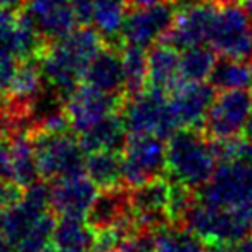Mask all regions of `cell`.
<instances>
[{"instance_id":"6da1fadb","label":"cell","mask_w":252,"mask_h":252,"mask_svg":"<svg viewBox=\"0 0 252 252\" xmlns=\"http://www.w3.org/2000/svg\"><path fill=\"white\" fill-rule=\"evenodd\" d=\"M104 45L102 35L90 26L49 42L38 56L45 83L66 100L80 87L88 64Z\"/></svg>"},{"instance_id":"7a4b0ae2","label":"cell","mask_w":252,"mask_h":252,"mask_svg":"<svg viewBox=\"0 0 252 252\" xmlns=\"http://www.w3.org/2000/svg\"><path fill=\"white\" fill-rule=\"evenodd\" d=\"M168 175L175 183L200 190L216 171L214 142L197 128H180L168 138Z\"/></svg>"},{"instance_id":"3957f363","label":"cell","mask_w":252,"mask_h":252,"mask_svg":"<svg viewBox=\"0 0 252 252\" xmlns=\"http://www.w3.org/2000/svg\"><path fill=\"white\" fill-rule=\"evenodd\" d=\"M207 244H233L252 233V204L235 209L209 206L195 199L182 221Z\"/></svg>"},{"instance_id":"277c9868","label":"cell","mask_w":252,"mask_h":252,"mask_svg":"<svg viewBox=\"0 0 252 252\" xmlns=\"http://www.w3.org/2000/svg\"><path fill=\"white\" fill-rule=\"evenodd\" d=\"M119 114L125 123L128 137L156 135L168 140L176 130H180L169 107L168 94H162L154 88L126 95L123 98Z\"/></svg>"},{"instance_id":"5b68a950","label":"cell","mask_w":252,"mask_h":252,"mask_svg":"<svg viewBox=\"0 0 252 252\" xmlns=\"http://www.w3.org/2000/svg\"><path fill=\"white\" fill-rule=\"evenodd\" d=\"M35 145L36 161H38L40 176L49 182H56L64 176H73L85 173V154L80 138L74 131H36L32 135Z\"/></svg>"},{"instance_id":"8992f818","label":"cell","mask_w":252,"mask_h":252,"mask_svg":"<svg viewBox=\"0 0 252 252\" xmlns=\"http://www.w3.org/2000/svg\"><path fill=\"white\" fill-rule=\"evenodd\" d=\"M168 173L166 140L156 135L128 137L123 149V182L126 187H138Z\"/></svg>"},{"instance_id":"52a82bcc","label":"cell","mask_w":252,"mask_h":252,"mask_svg":"<svg viewBox=\"0 0 252 252\" xmlns=\"http://www.w3.org/2000/svg\"><path fill=\"white\" fill-rule=\"evenodd\" d=\"M197 199L224 209L252 204V164L244 161L220 162L213 178L197 190Z\"/></svg>"},{"instance_id":"ba28073f","label":"cell","mask_w":252,"mask_h":252,"mask_svg":"<svg viewBox=\"0 0 252 252\" xmlns=\"http://www.w3.org/2000/svg\"><path fill=\"white\" fill-rule=\"evenodd\" d=\"M252 109L251 90H223L214 97L202 125V131L211 140L240 137Z\"/></svg>"},{"instance_id":"9c48e42d","label":"cell","mask_w":252,"mask_h":252,"mask_svg":"<svg viewBox=\"0 0 252 252\" xmlns=\"http://www.w3.org/2000/svg\"><path fill=\"white\" fill-rule=\"evenodd\" d=\"M209 43L221 56L252 61V18L242 5H226L216 12Z\"/></svg>"},{"instance_id":"30bf717a","label":"cell","mask_w":252,"mask_h":252,"mask_svg":"<svg viewBox=\"0 0 252 252\" xmlns=\"http://www.w3.org/2000/svg\"><path fill=\"white\" fill-rule=\"evenodd\" d=\"M176 12L169 2L152 7L133 9L126 16L121 32V43L151 49L156 43L164 42L175 23Z\"/></svg>"},{"instance_id":"8fae6325","label":"cell","mask_w":252,"mask_h":252,"mask_svg":"<svg viewBox=\"0 0 252 252\" xmlns=\"http://www.w3.org/2000/svg\"><path fill=\"white\" fill-rule=\"evenodd\" d=\"M123 98L125 97L107 94L87 83L80 85L66 98V116L69 128L76 135L83 133L104 118L119 112Z\"/></svg>"},{"instance_id":"7c38bea8","label":"cell","mask_w":252,"mask_h":252,"mask_svg":"<svg viewBox=\"0 0 252 252\" xmlns=\"http://www.w3.org/2000/svg\"><path fill=\"white\" fill-rule=\"evenodd\" d=\"M216 5L206 2H190L183 5L180 12H176L175 23L169 30L164 42L178 50H185L189 47L209 43L211 30L216 18Z\"/></svg>"},{"instance_id":"4fadbf2b","label":"cell","mask_w":252,"mask_h":252,"mask_svg":"<svg viewBox=\"0 0 252 252\" xmlns=\"http://www.w3.org/2000/svg\"><path fill=\"white\" fill-rule=\"evenodd\" d=\"M25 12L47 43L78 28L73 0H25Z\"/></svg>"},{"instance_id":"5bb4252c","label":"cell","mask_w":252,"mask_h":252,"mask_svg":"<svg viewBox=\"0 0 252 252\" xmlns=\"http://www.w3.org/2000/svg\"><path fill=\"white\" fill-rule=\"evenodd\" d=\"M216 88L204 81H182L168 94L169 107L180 128H199L216 97Z\"/></svg>"},{"instance_id":"9a60e30c","label":"cell","mask_w":252,"mask_h":252,"mask_svg":"<svg viewBox=\"0 0 252 252\" xmlns=\"http://www.w3.org/2000/svg\"><path fill=\"white\" fill-rule=\"evenodd\" d=\"M97 189L87 173L56 180L50 185V209L57 216H87Z\"/></svg>"},{"instance_id":"2e32d148","label":"cell","mask_w":252,"mask_h":252,"mask_svg":"<svg viewBox=\"0 0 252 252\" xmlns=\"http://www.w3.org/2000/svg\"><path fill=\"white\" fill-rule=\"evenodd\" d=\"M85 218L95 231L131 220L133 209L130 200V187L118 185L111 189H100Z\"/></svg>"},{"instance_id":"e0dca14e","label":"cell","mask_w":252,"mask_h":252,"mask_svg":"<svg viewBox=\"0 0 252 252\" xmlns=\"http://www.w3.org/2000/svg\"><path fill=\"white\" fill-rule=\"evenodd\" d=\"M83 81L102 92L125 97V66L121 49L105 43L88 64Z\"/></svg>"},{"instance_id":"ac0fdd59","label":"cell","mask_w":252,"mask_h":252,"mask_svg":"<svg viewBox=\"0 0 252 252\" xmlns=\"http://www.w3.org/2000/svg\"><path fill=\"white\" fill-rule=\"evenodd\" d=\"M183 81L180 52L168 42H159L147 54V88L169 94Z\"/></svg>"},{"instance_id":"d6986e66","label":"cell","mask_w":252,"mask_h":252,"mask_svg":"<svg viewBox=\"0 0 252 252\" xmlns=\"http://www.w3.org/2000/svg\"><path fill=\"white\" fill-rule=\"evenodd\" d=\"M95 233L85 216H59L52 233L57 252H94Z\"/></svg>"},{"instance_id":"ffe728a7","label":"cell","mask_w":252,"mask_h":252,"mask_svg":"<svg viewBox=\"0 0 252 252\" xmlns=\"http://www.w3.org/2000/svg\"><path fill=\"white\" fill-rule=\"evenodd\" d=\"M80 144L83 147L85 154L97 151H119L125 149L128 142V131L125 128V123L119 112L107 116L97 125L88 128L87 131L78 135Z\"/></svg>"},{"instance_id":"44dd1931","label":"cell","mask_w":252,"mask_h":252,"mask_svg":"<svg viewBox=\"0 0 252 252\" xmlns=\"http://www.w3.org/2000/svg\"><path fill=\"white\" fill-rule=\"evenodd\" d=\"M9 178L14 180L23 189L38 182L40 176L38 161H36L35 145L32 135H16L9 138Z\"/></svg>"},{"instance_id":"7402d4cb","label":"cell","mask_w":252,"mask_h":252,"mask_svg":"<svg viewBox=\"0 0 252 252\" xmlns=\"http://www.w3.org/2000/svg\"><path fill=\"white\" fill-rule=\"evenodd\" d=\"M209 83L216 90H252V61L223 56L216 61L209 74Z\"/></svg>"},{"instance_id":"603a6c76","label":"cell","mask_w":252,"mask_h":252,"mask_svg":"<svg viewBox=\"0 0 252 252\" xmlns=\"http://www.w3.org/2000/svg\"><path fill=\"white\" fill-rule=\"evenodd\" d=\"M85 173L98 189L125 185L123 182V152L97 151L87 154Z\"/></svg>"},{"instance_id":"cb8c5ba5","label":"cell","mask_w":252,"mask_h":252,"mask_svg":"<svg viewBox=\"0 0 252 252\" xmlns=\"http://www.w3.org/2000/svg\"><path fill=\"white\" fill-rule=\"evenodd\" d=\"M128 7H130L128 0H94L92 25L102 35L105 43L114 45V40H121Z\"/></svg>"},{"instance_id":"d4e9b609","label":"cell","mask_w":252,"mask_h":252,"mask_svg":"<svg viewBox=\"0 0 252 252\" xmlns=\"http://www.w3.org/2000/svg\"><path fill=\"white\" fill-rule=\"evenodd\" d=\"M206 244L195 231L178 223L166 224L156 235V252H207Z\"/></svg>"},{"instance_id":"484cf974","label":"cell","mask_w":252,"mask_h":252,"mask_svg":"<svg viewBox=\"0 0 252 252\" xmlns=\"http://www.w3.org/2000/svg\"><path fill=\"white\" fill-rule=\"evenodd\" d=\"M216 50L207 43L182 50L180 54V71L183 81H206L216 64Z\"/></svg>"},{"instance_id":"4316f807","label":"cell","mask_w":252,"mask_h":252,"mask_svg":"<svg viewBox=\"0 0 252 252\" xmlns=\"http://www.w3.org/2000/svg\"><path fill=\"white\" fill-rule=\"evenodd\" d=\"M121 57L125 66V97L138 94L147 87V52L145 49L121 43Z\"/></svg>"},{"instance_id":"83f0119b","label":"cell","mask_w":252,"mask_h":252,"mask_svg":"<svg viewBox=\"0 0 252 252\" xmlns=\"http://www.w3.org/2000/svg\"><path fill=\"white\" fill-rule=\"evenodd\" d=\"M54 226H56L54 213L49 211L36 221V224L28 231V235L16 245L18 252H38L40 249L49 245V242H52Z\"/></svg>"},{"instance_id":"f1b7e54d","label":"cell","mask_w":252,"mask_h":252,"mask_svg":"<svg viewBox=\"0 0 252 252\" xmlns=\"http://www.w3.org/2000/svg\"><path fill=\"white\" fill-rule=\"evenodd\" d=\"M156 235L158 231L135 228L119 247V252H156Z\"/></svg>"},{"instance_id":"f546056e","label":"cell","mask_w":252,"mask_h":252,"mask_svg":"<svg viewBox=\"0 0 252 252\" xmlns=\"http://www.w3.org/2000/svg\"><path fill=\"white\" fill-rule=\"evenodd\" d=\"M25 189L11 178H5L0 182V213L5 211L7 207L14 206L16 202L23 199Z\"/></svg>"},{"instance_id":"4dcf8cb0","label":"cell","mask_w":252,"mask_h":252,"mask_svg":"<svg viewBox=\"0 0 252 252\" xmlns=\"http://www.w3.org/2000/svg\"><path fill=\"white\" fill-rule=\"evenodd\" d=\"M74 12L81 26H90L94 19V0H73Z\"/></svg>"},{"instance_id":"1f68e13d","label":"cell","mask_w":252,"mask_h":252,"mask_svg":"<svg viewBox=\"0 0 252 252\" xmlns=\"http://www.w3.org/2000/svg\"><path fill=\"white\" fill-rule=\"evenodd\" d=\"M9 178V151L7 145H0V182Z\"/></svg>"},{"instance_id":"d6a6232c","label":"cell","mask_w":252,"mask_h":252,"mask_svg":"<svg viewBox=\"0 0 252 252\" xmlns=\"http://www.w3.org/2000/svg\"><path fill=\"white\" fill-rule=\"evenodd\" d=\"M231 252H252V233L230 244Z\"/></svg>"},{"instance_id":"836d02e7","label":"cell","mask_w":252,"mask_h":252,"mask_svg":"<svg viewBox=\"0 0 252 252\" xmlns=\"http://www.w3.org/2000/svg\"><path fill=\"white\" fill-rule=\"evenodd\" d=\"M169 0H128L130 7L133 9H142V7H152V5H159V4H166Z\"/></svg>"},{"instance_id":"e575fe53","label":"cell","mask_w":252,"mask_h":252,"mask_svg":"<svg viewBox=\"0 0 252 252\" xmlns=\"http://www.w3.org/2000/svg\"><path fill=\"white\" fill-rule=\"evenodd\" d=\"M25 5V0H0V9H9V11H16L18 7Z\"/></svg>"},{"instance_id":"d590c367","label":"cell","mask_w":252,"mask_h":252,"mask_svg":"<svg viewBox=\"0 0 252 252\" xmlns=\"http://www.w3.org/2000/svg\"><path fill=\"white\" fill-rule=\"evenodd\" d=\"M0 252H18V249H16V245L12 242H9L7 238L0 235Z\"/></svg>"},{"instance_id":"8d00e7d4","label":"cell","mask_w":252,"mask_h":252,"mask_svg":"<svg viewBox=\"0 0 252 252\" xmlns=\"http://www.w3.org/2000/svg\"><path fill=\"white\" fill-rule=\"evenodd\" d=\"M207 252H231L228 244H211V247H207Z\"/></svg>"},{"instance_id":"74e56055","label":"cell","mask_w":252,"mask_h":252,"mask_svg":"<svg viewBox=\"0 0 252 252\" xmlns=\"http://www.w3.org/2000/svg\"><path fill=\"white\" fill-rule=\"evenodd\" d=\"M244 133H245V138L252 142V109H251V114H249V119H247V125H245Z\"/></svg>"},{"instance_id":"f35d334b","label":"cell","mask_w":252,"mask_h":252,"mask_svg":"<svg viewBox=\"0 0 252 252\" xmlns=\"http://www.w3.org/2000/svg\"><path fill=\"white\" fill-rule=\"evenodd\" d=\"M209 2L216 5V7H226V5L238 4V0H209Z\"/></svg>"},{"instance_id":"ab89813d","label":"cell","mask_w":252,"mask_h":252,"mask_svg":"<svg viewBox=\"0 0 252 252\" xmlns=\"http://www.w3.org/2000/svg\"><path fill=\"white\" fill-rule=\"evenodd\" d=\"M38 252H57V251H56V247H54V245H45V247L40 249Z\"/></svg>"},{"instance_id":"60d3db41","label":"cell","mask_w":252,"mask_h":252,"mask_svg":"<svg viewBox=\"0 0 252 252\" xmlns=\"http://www.w3.org/2000/svg\"><path fill=\"white\" fill-rule=\"evenodd\" d=\"M4 133H2V131H0V145H2V144H4Z\"/></svg>"},{"instance_id":"b9f144b4","label":"cell","mask_w":252,"mask_h":252,"mask_svg":"<svg viewBox=\"0 0 252 252\" xmlns=\"http://www.w3.org/2000/svg\"><path fill=\"white\" fill-rule=\"evenodd\" d=\"M2 100H4V95L0 94V107H2Z\"/></svg>"}]
</instances>
